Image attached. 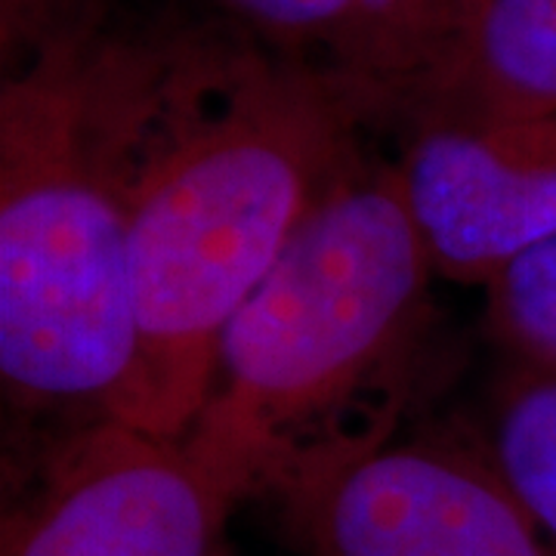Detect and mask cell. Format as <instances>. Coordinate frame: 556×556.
Returning <instances> with one entry per match:
<instances>
[{"label": "cell", "mask_w": 556, "mask_h": 556, "mask_svg": "<svg viewBox=\"0 0 556 556\" xmlns=\"http://www.w3.org/2000/svg\"><path fill=\"white\" fill-rule=\"evenodd\" d=\"M124 155L137 362L112 420L182 437L226 325L365 152L380 102L278 60L211 13L102 31Z\"/></svg>", "instance_id": "1"}, {"label": "cell", "mask_w": 556, "mask_h": 556, "mask_svg": "<svg viewBox=\"0 0 556 556\" xmlns=\"http://www.w3.org/2000/svg\"><path fill=\"white\" fill-rule=\"evenodd\" d=\"M433 278L393 161L362 155L226 325L182 439L241 497L380 448L415 390Z\"/></svg>", "instance_id": "2"}, {"label": "cell", "mask_w": 556, "mask_h": 556, "mask_svg": "<svg viewBox=\"0 0 556 556\" xmlns=\"http://www.w3.org/2000/svg\"><path fill=\"white\" fill-rule=\"evenodd\" d=\"M105 22L0 84L3 402L16 420H62V439L115 417L137 362Z\"/></svg>", "instance_id": "3"}, {"label": "cell", "mask_w": 556, "mask_h": 556, "mask_svg": "<svg viewBox=\"0 0 556 556\" xmlns=\"http://www.w3.org/2000/svg\"><path fill=\"white\" fill-rule=\"evenodd\" d=\"M241 501L182 437L100 420L40 452L0 556H229Z\"/></svg>", "instance_id": "4"}, {"label": "cell", "mask_w": 556, "mask_h": 556, "mask_svg": "<svg viewBox=\"0 0 556 556\" xmlns=\"http://www.w3.org/2000/svg\"><path fill=\"white\" fill-rule=\"evenodd\" d=\"M306 556H556L479 439H390L276 497Z\"/></svg>", "instance_id": "5"}, {"label": "cell", "mask_w": 556, "mask_h": 556, "mask_svg": "<svg viewBox=\"0 0 556 556\" xmlns=\"http://www.w3.org/2000/svg\"><path fill=\"white\" fill-rule=\"evenodd\" d=\"M393 170L437 278L485 288L556 239V112L408 121Z\"/></svg>", "instance_id": "6"}, {"label": "cell", "mask_w": 556, "mask_h": 556, "mask_svg": "<svg viewBox=\"0 0 556 556\" xmlns=\"http://www.w3.org/2000/svg\"><path fill=\"white\" fill-rule=\"evenodd\" d=\"M278 60L371 93L383 121L437 65L467 0H195Z\"/></svg>", "instance_id": "7"}, {"label": "cell", "mask_w": 556, "mask_h": 556, "mask_svg": "<svg viewBox=\"0 0 556 556\" xmlns=\"http://www.w3.org/2000/svg\"><path fill=\"white\" fill-rule=\"evenodd\" d=\"M556 112V0H467L437 65L399 105L408 121Z\"/></svg>", "instance_id": "8"}, {"label": "cell", "mask_w": 556, "mask_h": 556, "mask_svg": "<svg viewBox=\"0 0 556 556\" xmlns=\"http://www.w3.org/2000/svg\"><path fill=\"white\" fill-rule=\"evenodd\" d=\"M482 448L556 547V375L507 365L497 375Z\"/></svg>", "instance_id": "9"}, {"label": "cell", "mask_w": 556, "mask_h": 556, "mask_svg": "<svg viewBox=\"0 0 556 556\" xmlns=\"http://www.w3.org/2000/svg\"><path fill=\"white\" fill-rule=\"evenodd\" d=\"M482 291L485 334L504 362L556 375V239L510 260Z\"/></svg>", "instance_id": "10"}, {"label": "cell", "mask_w": 556, "mask_h": 556, "mask_svg": "<svg viewBox=\"0 0 556 556\" xmlns=\"http://www.w3.org/2000/svg\"><path fill=\"white\" fill-rule=\"evenodd\" d=\"M112 16V0H0V60L16 68Z\"/></svg>", "instance_id": "11"}]
</instances>
